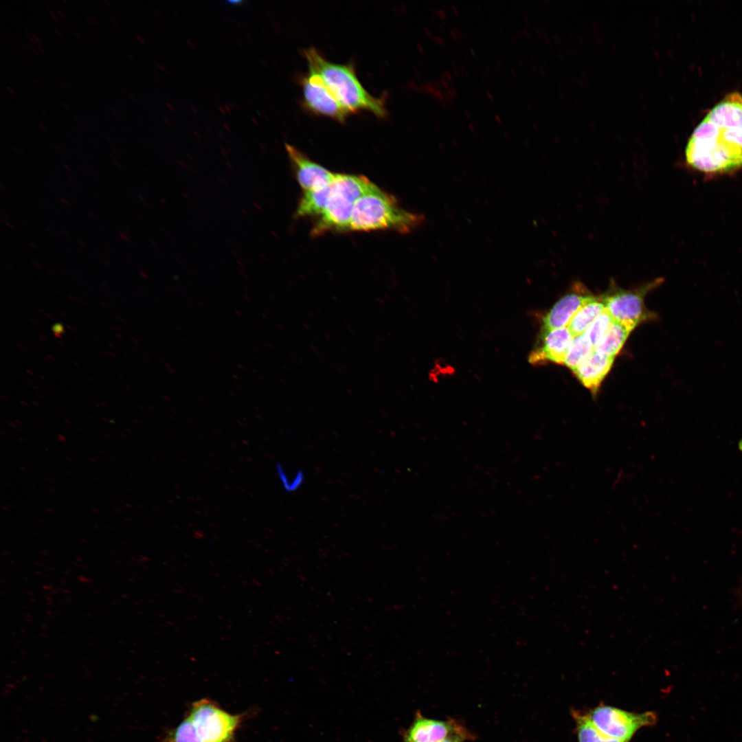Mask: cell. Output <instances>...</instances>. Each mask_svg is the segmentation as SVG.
I'll use <instances>...</instances> for the list:
<instances>
[{
  "label": "cell",
  "instance_id": "obj_33",
  "mask_svg": "<svg viewBox=\"0 0 742 742\" xmlns=\"http://www.w3.org/2000/svg\"><path fill=\"white\" fill-rule=\"evenodd\" d=\"M75 120H76V122H78V124H79L80 125H81V124H82V123H81V122H80V121H79V120H78V119L75 118Z\"/></svg>",
  "mask_w": 742,
  "mask_h": 742
},
{
  "label": "cell",
  "instance_id": "obj_6",
  "mask_svg": "<svg viewBox=\"0 0 742 742\" xmlns=\"http://www.w3.org/2000/svg\"><path fill=\"white\" fill-rule=\"evenodd\" d=\"M662 282L663 279L658 278L640 286L624 289L611 280L600 300L614 321L632 331L640 323L653 318V315L645 307L644 300L649 291Z\"/></svg>",
  "mask_w": 742,
  "mask_h": 742
},
{
  "label": "cell",
  "instance_id": "obj_34",
  "mask_svg": "<svg viewBox=\"0 0 742 742\" xmlns=\"http://www.w3.org/2000/svg\"><path fill=\"white\" fill-rule=\"evenodd\" d=\"M38 125H39V126H41V128H43L44 130H46V129H45V127H44V126H43V125H42L41 124H40V123H39V124H38Z\"/></svg>",
  "mask_w": 742,
  "mask_h": 742
},
{
  "label": "cell",
  "instance_id": "obj_21",
  "mask_svg": "<svg viewBox=\"0 0 742 742\" xmlns=\"http://www.w3.org/2000/svg\"><path fill=\"white\" fill-rule=\"evenodd\" d=\"M52 330L54 335L57 337H60L64 333L63 326L59 323L54 324L52 327Z\"/></svg>",
  "mask_w": 742,
  "mask_h": 742
},
{
  "label": "cell",
  "instance_id": "obj_13",
  "mask_svg": "<svg viewBox=\"0 0 742 742\" xmlns=\"http://www.w3.org/2000/svg\"><path fill=\"white\" fill-rule=\"evenodd\" d=\"M614 360V358L600 355L594 350L588 358L572 371L582 384L596 395L601 382L610 370Z\"/></svg>",
  "mask_w": 742,
  "mask_h": 742
},
{
  "label": "cell",
  "instance_id": "obj_22",
  "mask_svg": "<svg viewBox=\"0 0 742 742\" xmlns=\"http://www.w3.org/2000/svg\"><path fill=\"white\" fill-rule=\"evenodd\" d=\"M738 449L741 452H742V438L740 439V440L738 442Z\"/></svg>",
  "mask_w": 742,
  "mask_h": 742
},
{
  "label": "cell",
  "instance_id": "obj_37",
  "mask_svg": "<svg viewBox=\"0 0 742 742\" xmlns=\"http://www.w3.org/2000/svg\"><path fill=\"white\" fill-rule=\"evenodd\" d=\"M86 122L87 124H89L90 126H92V124L89 122V120H86Z\"/></svg>",
  "mask_w": 742,
  "mask_h": 742
},
{
  "label": "cell",
  "instance_id": "obj_14",
  "mask_svg": "<svg viewBox=\"0 0 742 742\" xmlns=\"http://www.w3.org/2000/svg\"><path fill=\"white\" fill-rule=\"evenodd\" d=\"M332 182L319 188L304 191L297 205L295 216L297 217L322 216L330 195Z\"/></svg>",
  "mask_w": 742,
  "mask_h": 742
},
{
  "label": "cell",
  "instance_id": "obj_35",
  "mask_svg": "<svg viewBox=\"0 0 742 742\" xmlns=\"http://www.w3.org/2000/svg\"><path fill=\"white\" fill-rule=\"evenodd\" d=\"M43 98H44V99H45V100H46V101H47V102L48 103H49V102H50V101H49V100H47V98H46L45 97H43Z\"/></svg>",
  "mask_w": 742,
  "mask_h": 742
},
{
  "label": "cell",
  "instance_id": "obj_5",
  "mask_svg": "<svg viewBox=\"0 0 742 742\" xmlns=\"http://www.w3.org/2000/svg\"><path fill=\"white\" fill-rule=\"evenodd\" d=\"M376 186L364 176L335 174L326 207L311 231L319 236L328 231H348L357 200Z\"/></svg>",
  "mask_w": 742,
  "mask_h": 742
},
{
  "label": "cell",
  "instance_id": "obj_9",
  "mask_svg": "<svg viewBox=\"0 0 742 742\" xmlns=\"http://www.w3.org/2000/svg\"><path fill=\"white\" fill-rule=\"evenodd\" d=\"M582 283L575 282L543 319V330L567 327L572 317L584 305L596 299Z\"/></svg>",
  "mask_w": 742,
  "mask_h": 742
},
{
  "label": "cell",
  "instance_id": "obj_23",
  "mask_svg": "<svg viewBox=\"0 0 742 742\" xmlns=\"http://www.w3.org/2000/svg\"><path fill=\"white\" fill-rule=\"evenodd\" d=\"M31 36H32V38H34L35 42L36 41L37 43L41 44L40 40L37 38V36L36 35H34V34H32Z\"/></svg>",
  "mask_w": 742,
  "mask_h": 742
},
{
  "label": "cell",
  "instance_id": "obj_15",
  "mask_svg": "<svg viewBox=\"0 0 742 742\" xmlns=\"http://www.w3.org/2000/svg\"><path fill=\"white\" fill-rule=\"evenodd\" d=\"M631 332V330L623 324L614 321L604 337L594 348V351L600 355L615 358Z\"/></svg>",
  "mask_w": 742,
  "mask_h": 742
},
{
  "label": "cell",
  "instance_id": "obj_20",
  "mask_svg": "<svg viewBox=\"0 0 742 742\" xmlns=\"http://www.w3.org/2000/svg\"><path fill=\"white\" fill-rule=\"evenodd\" d=\"M472 735L462 725L460 724L449 736L440 742H464Z\"/></svg>",
  "mask_w": 742,
  "mask_h": 742
},
{
  "label": "cell",
  "instance_id": "obj_24",
  "mask_svg": "<svg viewBox=\"0 0 742 742\" xmlns=\"http://www.w3.org/2000/svg\"><path fill=\"white\" fill-rule=\"evenodd\" d=\"M47 9L49 10V12H50L51 15H52V16H53V18H54V19H56V21H58V18L56 16V15H55V14H54V12H52V10H50V9H49V8H47Z\"/></svg>",
  "mask_w": 742,
  "mask_h": 742
},
{
  "label": "cell",
  "instance_id": "obj_4",
  "mask_svg": "<svg viewBox=\"0 0 742 742\" xmlns=\"http://www.w3.org/2000/svg\"><path fill=\"white\" fill-rule=\"evenodd\" d=\"M425 221L424 215L401 208L394 197L376 186L356 202L348 231L392 229L407 234Z\"/></svg>",
  "mask_w": 742,
  "mask_h": 742
},
{
  "label": "cell",
  "instance_id": "obj_7",
  "mask_svg": "<svg viewBox=\"0 0 742 742\" xmlns=\"http://www.w3.org/2000/svg\"><path fill=\"white\" fill-rule=\"evenodd\" d=\"M587 715L604 734L625 742H629L640 729L653 726L657 720L653 712L636 713L603 704L591 710Z\"/></svg>",
  "mask_w": 742,
  "mask_h": 742
},
{
  "label": "cell",
  "instance_id": "obj_12",
  "mask_svg": "<svg viewBox=\"0 0 742 742\" xmlns=\"http://www.w3.org/2000/svg\"><path fill=\"white\" fill-rule=\"evenodd\" d=\"M460 724L455 720L432 719L418 713L406 731L403 742H440Z\"/></svg>",
  "mask_w": 742,
  "mask_h": 742
},
{
  "label": "cell",
  "instance_id": "obj_29",
  "mask_svg": "<svg viewBox=\"0 0 742 742\" xmlns=\"http://www.w3.org/2000/svg\"><path fill=\"white\" fill-rule=\"evenodd\" d=\"M38 49H39V51H41V52H42L43 54H45V52H44V50H43V48H42L41 47H40V46H38Z\"/></svg>",
  "mask_w": 742,
  "mask_h": 742
},
{
  "label": "cell",
  "instance_id": "obj_25",
  "mask_svg": "<svg viewBox=\"0 0 742 742\" xmlns=\"http://www.w3.org/2000/svg\"><path fill=\"white\" fill-rule=\"evenodd\" d=\"M111 21H112L113 22V23L115 24V25H116V27H117V29L119 30V31H120V30L119 29V25H117V23H116V21H115V20H114V19H113L112 17H111Z\"/></svg>",
  "mask_w": 742,
  "mask_h": 742
},
{
  "label": "cell",
  "instance_id": "obj_30",
  "mask_svg": "<svg viewBox=\"0 0 742 742\" xmlns=\"http://www.w3.org/2000/svg\"><path fill=\"white\" fill-rule=\"evenodd\" d=\"M54 31H55V32H57V34H58V35H59V36H60V37H63L62 34H60V32H58V30L57 29H54Z\"/></svg>",
  "mask_w": 742,
  "mask_h": 742
},
{
  "label": "cell",
  "instance_id": "obj_31",
  "mask_svg": "<svg viewBox=\"0 0 742 742\" xmlns=\"http://www.w3.org/2000/svg\"><path fill=\"white\" fill-rule=\"evenodd\" d=\"M6 88H7V89H8V90H9L10 91H11V92H12V93H14V91H13L12 90V89H10V88L9 87H6Z\"/></svg>",
  "mask_w": 742,
  "mask_h": 742
},
{
  "label": "cell",
  "instance_id": "obj_2",
  "mask_svg": "<svg viewBox=\"0 0 742 742\" xmlns=\"http://www.w3.org/2000/svg\"><path fill=\"white\" fill-rule=\"evenodd\" d=\"M309 71L319 74L340 104L351 114L369 111L379 118L387 116L385 98L368 93L359 80L352 64L328 61L314 47L304 50Z\"/></svg>",
  "mask_w": 742,
  "mask_h": 742
},
{
  "label": "cell",
  "instance_id": "obj_19",
  "mask_svg": "<svg viewBox=\"0 0 742 742\" xmlns=\"http://www.w3.org/2000/svg\"><path fill=\"white\" fill-rule=\"evenodd\" d=\"M614 321L613 317L605 309L595 319L585 332L594 346V348L596 347L604 337Z\"/></svg>",
  "mask_w": 742,
  "mask_h": 742
},
{
  "label": "cell",
  "instance_id": "obj_32",
  "mask_svg": "<svg viewBox=\"0 0 742 742\" xmlns=\"http://www.w3.org/2000/svg\"><path fill=\"white\" fill-rule=\"evenodd\" d=\"M62 104H63V106H65V108H67V110H69V107H68V106H67V105H65V104L64 103H63V102H62Z\"/></svg>",
  "mask_w": 742,
  "mask_h": 742
},
{
  "label": "cell",
  "instance_id": "obj_36",
  "mask_svg": "<svg viewBox=\"0 0 742 742\" xmlns=\"http://www.w3.org/2000/svg\"><path fill=\"white\" fill-rule=\"evenodd\" d=\"M9 36H10V37H11V38H12V39H13V40H14V41H16V39H15V38H14V37H13V36H12V35H10V34Z\"/></svg>",
  "mask_w": 742,
  "mask_h": 742
},
{
  "label": "cell",
  "instance_id": "obj_38",
  "mask_svg": "<svg viewBox=\"0 0 742 742\" xmlns=\"http://www.w3.org/2000/svg\"><path fill=\"white\" fill-rule=\"evenodd\" d=\"M42 112H43V114H45V116H46V117H48V115H47L46 114V113H45V111H42Z\"/></svg>",
  "mask_w": 742,
  "mask_h": 742
},
{
  "label": "cell",
  "instance_id": "obj_10",
  "mask_svg": "<svg viewBox=\"0 0 742 742\" xmlns=\"http://www.w3.org/2000/svg\"><path fill=\"white\" fill-rule=\"evenodd\" d=\"M285 148L297 181L304 191L325 186L334 179L336 173L314 162L293 146L286 144Z\"/></svg>",
  "mask_w": 742,
  "mask_h": 742
},
{
  "label": "cell",
  "instance_id": "obj_27",
  "mask_svg": "<svg viewBox=\"0 0 742 742\" xmlns=\"http://www.w3.org/2000/svg\"><path fill=\"white\" fill-rule=\"evenodd\" d=\"M57 12H58V14H59L60 15H61V16H62L63 18H65V15L63 14V13L62 12H60V11L59 10H57Z\"/></svg>",
  "mask_w": 742,
  "mask_h": 742
},
{
  "label": "cell",
  "instance_id": "obj_11",
  "mask_svg": "<svg viewBox=\"0 0 742 742\" xmlns=\"http://www.w3.org/2000/svg\"><path fill=\"white\" fill-rule=\"evenodd\" d=\"M574 337L567 327L542 330L539 346L529 355V363H563Z\"/></svg>",
  "mask_w": 742,
  "mask_h": 742
},
{
  "label": "cell",
  "instance_id": "obj_26",
  "mask_svg": "<svg viewBox=\"0 0 742 742\" xmlns=\"http://www.w3.org/2000/svg\"><path fill=\"white\" fill-rule=\"evenodd\" d=\"M72 31H73V32H74L75 35H76V36H77V37H78V38H79L80 40H81V41H82V39H81V37H80V36H79V34H78V33H77V32H76V31H75L74 30H72Z\"/></svg>",
  "mask_w": 742,
  "mask_h": 742
},
{
  "label": "cell",
  "instance_id": "obj_18",
  "mask_svg": "<svg viewBox=\"0 0 742 742\" xmlns=\"http://www.w3.org/2000/svg\"><path fill=\"white\" fill-rule=\"evenodd\" d=\"M594 348L585 333L574 336L563 364L574 370L594 352Z\"/></svg>",
  "mask_w": 742,
  "mask_h": 742
},
{
  "label": "cell",
  "instance_id": "obj_17",
  "mask_svg": "<svg viewBox=\"0 0 742 742\" xmlns=\"http://www.w3.org/2000/svg\"><path fill=\"white\" fill-rule=\"evenodd\" d=\"M578 742H625L607 736L590 720L587 714L572 711Z\"/></svg>",
  "mask_w": 742,
  "mask_h": 742
},
{
  "label": "cell",
  "instance_id": "obj_3",
  "mask_svg": "<svg viewBox=\"0 0 742 742\" xmlns=\"http://www.w3.org/2000/svg\"><path fill=\"white\" fill-rule=\"evenodd\" d=\"M243 715H232L214 701L194 702L182 722L160 742H233Z\"/></svg>",
  "mask_w": 742,
  "mask_h": 742
},
{
  "label": "cell",
  "instance_id": "obj_28",
  "mask_svg": "<svg viewBox=\"0 0 742 742\" xmlns=\"http://www.w3.org/2000/svg\"><path fill=\"white\" fill-rule=\"evenodd\" d=\"M91 19H92V20H93V21H94V23H95V24H96L97 25H99V23H98V21H97V20H96V19H95L94 17H91Z\"/></svg>",
  "mask_w": 742,
  "mask_h": 742
},
{
  "label": "cell",
  "instance_id": "obj_16",
  "mask_svg": "<svg viewBox=\"0 0 742 742\" xmlns=\"http://www.w3.org/2000/svg\"><path fill=\"white\" fill-rule=\"evenodd\" d=\"M605 310L599 298H596L582 306L572 317L567 328L577 336L584 333L595 319Z\"/></svg>",
  "mask_w": 742,
  "mask_h": 742
},
{
  "label": "cell",
  "instance_id": "obj_1",
  "mask_svg": "<svg viewBox=\"0 0 742 742\" xmlns=\"http://www.w3.org/2000/svg\"><path fill=\"white\" fill-rule=\"evenodd\" d=\"M688 166L706 174L742 168V93L728 94L691 134L686 149Z\"/></svg>",
  "mask_w": 742,
  "mask_h": 742
},
{
  "label": "cell",
  "instance_id": "obj_8",
  "mask_svg": "<svg viewBox=\"0 0 742 742\" xmlns=\"http://www.w3.org/2000/svg\"><path fill=\"white\" fill-rule=\"evenodd\" d=\"M302 89V105L313 114L325 116L341 123L351 114L328 88L322 77L311 71L300 77Z\"/></svg>",
  "mask_w": 742,
  "mask_h": 742
}]
</instances>
